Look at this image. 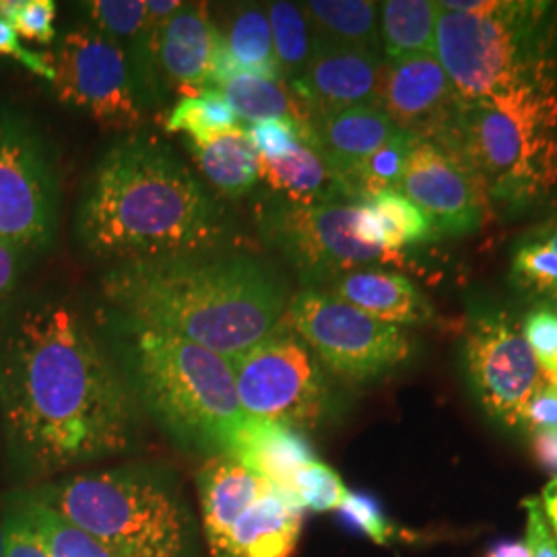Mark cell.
I'll list each match as a JSON object with an SVG mask.
<instances>
[{
  "label": "cell",
  "instance_id": "52a82bcc",
  "mask_svg": "<svg viewBox=\"0 0 557 557\" xmlns=\"http://www.w3.org/2000/svg\"><path fill=\"white\" fill-rule=\"evenodd\" d=\"M436 59L462 101L520 79L535 62L537 2H438Z\"/></svg>",
  "mask_w": 557,
  "mask_h": 557
},
{
  "label": "cell",
  "instance_id": "60d3db41",
  "mask_svg": "<svg viewBox=\"0 0 557 557\" xmlns=\"http://www.w3.org/2000/svg\"><path fill=\"white\" fill-rule=\"evenodd\" d=\"M0 57L20 60L21 64L27 66L34 75L44 77V79H48L50 83L54 79V69H52L50 59L23 48L17 32L7 21L2 20H0Z\"/></svg>",
  "mask_w": 557,
  "mask_h": 557
},
{
  "label": "cell",
  "instance_id": "e0dca14e",
  "mask_svg": "<svg viewBox=\"0 0 557 557\" xmlns=\"http://www.w3.org/2000/svg\"><path fill=\"white\" fill-rule=\"evenodd\" d=\"M304 508L298 498L264 481L259 498L236 520L213 557H292L298 547Z\"/></svg>",
  "mask_w": 557,
  "mask_h": 557
},
{
  "label": "cell",
  "instance_id": "4316f807",
  "mask_svg": "<svg viewBox=\"0 0 557 557\" xmlns=\"http://www.w3.org/2000/svg\"><path fill=\"white\" fill-rule=\"evenodd\" d=\"M9 508L32 529L50 557H116L98 539L87 535L27 492L11 496Z\"/></svg>",
  "mask_w": 557,
  "mask_h": 557
},
{
  "label": "cell",
  "instance_id": "7402d4cb",
  "mask_svg": "<svg viewBox=\"0 0 557 557\" xmlns=\"http://www.w3.org/2000/svg\"><path fill=\"white\" fill-rule=\"evenodd\" d=\"M262 483L264 479L257 478L232 455L221 453L202 462L197 487L209 549L220 545L236 520L259 498Z\"/></svg>",
  "mask_w": 557,
  "mask_h": 557
},
{
  "label": "cell",
  "instance_id": "2e32d148",
  "mask_svg": "<svg viewBox=\"0 0 557 557\" xmlns=\"http://www.w3.org/2000/svg\"><path fill=\"white\" fill-rule=\"evenodd\" d=\"M382 69L379 52L312 40L310 60L292 89L312 122L354 106L379 103Z\"/></svg>",
  "mask_w": 557,
  "mask_h": 557
},
{
  "label": "cell",
  "instance_id": "3957f363",
  "mask_svg": "<svg viewBox=\"0 0 557 557\" xmlns=\"http://www.w3.org/2000/svg\"><path fill=\"white\" fill-rule=\"evenodd\" d=\"M223 211L178 156L149 135L112 145L89 172L75 238L114 264L220 248Z\"/></svg>",
  "mask_w": 557,
  "mask_h": 557
},
{
  "label": "cell",
  "instance_id": "f6af8a7d",
  "mask_svg": "<svg viewBox=\"0 0 557 557\" xmlns=\"http://www.w3.org/2000/svg\"><path fill=\"white\" fill-rule=\"evenodd\" d=\"M533 455L547 473L557 475V430L535 432Z\"/></svg>",
  "mask_w": 557,
  "mask_h": 557
},
{
  "label": "cell",
  "instance_id": "9c48e42d",
  "mask_svg": "<svg viewBox=\"0 0 557 557\" xmlns=\"http://www.w3.org/2000/svg\"><path fill=\"white\" fill-rule=\"evenodd\" d=\"M60 221L54 158L34 120L0 110V242L25 255L50 248Z\"/></svg>",
  "mask_w": 557,
  "mask_h": 557
},
{
  "label": "cell",
  "instance_id": "f35d334b",
  "mask_svg": "<svg viewBox=\"0 0 557 557\" xmlns=\"http://www.w3.org/2000/svg\"><path fill=\"white\" fill-rule=\"evenodd\" d=\"M522 337L537 359L545 380L557 374V310L539 308L533 310L522 324Z\"/></svg>",
  "mask_w": 557,
  "mask_h": 557
},
{
  "label": "cell",
  "instance_id": "681fc988",
  "mask_svg": "<svg viewBox=\"0 0 557 557\" xmlns=\"http://www.w3.org/2000/svg\"><path fill=\"white\" fill-rule=\"evenodd\" d=\"M0 557H4V522L0 520Z\"/></svg>",
  "mask_w": 557,
  "mask_h": 557
},
{
  "label": "cell",
  "instance_id": "44dd1931",
  "mask_svg": "<svg viewBox=\"0 0 557 557\" xmlns=\"http://www.w3.org/2000/svg\"><path fill=\"white\" fill-rule=\"evenodd\" d=\"M230 455L238 458L257 478L289 494H294V479L299 469L317 460L314 448L298 430L250 418L244 419Z\"/></svg>",
  "mask_w": 557,
  "mask_h": 557
},
{
  "label": "cell",
  "instance_id": "7bdbcfd3",
  "mask_svg": "<svg viewBox=\"0 0 557 557\" xmlns=\"http://www.w3.org/2000/svg\"><path fill=\"white\" fill-rule=\"evenodd\" d=\"M529 524H527V547L531 557H557V539L554 537L547 520L543 517V508L539 499L529 498L524 502Z\"/></svg>",
  "mask_w": 557,
  "mask_h": 557
},
{
  "label": "cell",
  "instance_id": "ab89813d",
  "mask_svg": "<svg viewBox=\"0 0 557 557\" xmlns=\"http://www.w3.org/2000/svg\"><path fill=\"white\" fill-rule=\"evenodd\" d=\"M29 255L0 242V320L17 304L21 278Z\"/></svg>",
  "mask_w": 557,
  "mask_h": 557
},
{
  "label": "cell",
  "instance_id": "ee69618b",
  "mask_svg": "<svg viewBox=\"0 0 557 557\" xmlns=\"http://www.w3.org/2000/svg\"><path fill=\"white\" fill-rule=\"evenodd\" d=\"M522 425L541 432V430H557V388L545 380V384L531 398L524 409Z\"/></svg>",
  "mask_w": 557,
  "mask_h": 557
},
{
  "label": "cell",
  "instance_id": "d6a6232c",
  "mask_svg": "<svg viewBox=\"0 0 557 557\" xmlns=\"http://www.w3.org/2000/svg\"><path fill=\"white\" fill-rule=\"evenodd\" d=\"M79 7L91 29L116 41L126 59H133L145 27V0H91Z\"/></svg>",
  "mask_w": 557,
  "mask_h": 557
},
{
  "label": "cell",
  "instance_id": "f1b7e54d",
  "mask_svg": "<svg viewBox=\"0 0 557 557\" xmlns=\"http://www.w3.org/2000/svg\"><path fill=\"white\" fill-rule=\"evenodd\" d=\"M418 140L416 135L398 128L376 153H372L343 182L347 197L354 202H368L386 190H398L405 165Z\"/></svg>",
  "mask_w": 557,
  "mask_h": 557
},
{
  "label": "cell",
  "instance_id": "4dcf8cb0",
  "mask_svg": "<svg viewBox=\"0 0 557 557\" xmlns=\"http://www.w3.org/2000/svg\"><path fill=\"white\" fill-rule=\"evenodd\" d=\"M267 15L273 34V50L278 71L285 83H296L301 77L310 54L312 34L299 4L277 0L267 7Z\"/></svg>",
  "mask_w": 557,
  "mask_h": 557
},
{
  "label": "cell",
  "instance_id": "603a6c76",
  "mask_svg": "<svg viewBox=\"0 0 557 557\" xmlns=\"http://www.w3.org/2000/svg\"><path fill=\"white\" fill-rule=\"evenodd\" d=\"M260 178L273 190L283 193L289 205L308 207L349 199L333 168L320 151L312 122L306 135L285 158L260 160Z\"/></svg>",
  "mask_w": 557,
  "mask_h": 557
},
{
  "label": "cell",
  "instance_id": "5bb4252c",
  "mask_svg": "<svg viewBox=\"0 0 557 557\" xmlns=\"http://www.w3.org/2000/svg\"><path fill=\"white\" fill-rule=\"evenodd\" d=\"M398 193L428 218L434 236H462L479 230L485 213V190L475 172L438 143L418 140Z\"/></svg>",
  "mask_w": 557,
  "mask_h": 557
},
{
  "label": "cell",
  "instance_id": "8fae6325",
  "mask_svg": "<svg viewBox=\"0 0 557 557\" xmlns=\"http://www.w3.org/2000/svg\"><path fill=\"white\" fill-rule=\"evenodd\" d=\"M285 324L320 363L349 382L382 379L409 358V341L398 326L322 289H304L292 298Z\"/></svg>",
  "mask_w": 557,
  "mask_h": 557
},
{
  "label": "cell",
  "instance_id": "ba28073f",
  "mask_svg": "<svg viewBox=\"0 0 557 557\" xmlns=\"http://www.w3.org/2000/svg\"><path fill=\"white\" fill-rule=\"evenodd\" d=\"M239 407L246 418L312 430L331 409V388L320 359L285 324L232 359Z\"/></svg>",
  "mask_w": 557,
  "mask_h": 557
},
{
  "label": "cell",
  "instance_id": "7c38bea8",
  "mask_svg": "<svg viewBox=\"0 0 557 557\" xmlns=\"http://www.w3.org/2000/svg\"><path fill=\"white\" fill-rule=\"evenodd\" d=\"M52 69L57 98L87 112L101 126L135 128L143 120L124 50L89 25L71 29L62 38Z\"/></svg>",
  "mask_w": 557,
  "mask_h": 557
},
{
  "label": "cell",
  "instance_id": "e575fe53",
  "mask_svg": "<svg viewBox=\"0 0 557 557\" xmlns=\"http://www.w3.org/2000/svg\"><path fill=\"white\" fill-rule=\"evenodd\" d=\"M292 492L304 510L329 512V510H337L349 490L338 478L337 471L314 460L299 469L298 475L294 479Z\"/></svg>",
  "mask_w": 557,
  "mask_h": 557
},
{
  "label": "cell",
  "instance_id": "ffe728a7",
  "mask_svg": "<svg viewBox=\"0 0 557 557\" xmlns=\"http://www.w3.org/2000/svg\"><path fill=\"white\" fill-rule=\"evenodd\" d=\"M322 292L351 304L363 314L386 324H423L432 317L428 299L416 283L380 267L358 269L329 283Z\"/></svg>",
  "mask_w": 557,
  "mask_h": 557
},
{
  "label": "cell",
  "instance_id": "4fadbf2b",
  "mask_svg": "<svg viewBox=\"0 0 557 557\" xmlns=\"http://www.w3.org/2000/svg\"><path fill=\"white\" fill-rule=\"evenodd\" d=\"M465 368L481 407L504 428L522 425L524 409L545 384L531 347L504 314L471 324L465 341Z\"/></svg>",
  "mask_w": 557,
  "mask_h": 557
},
{
  "label": "cell",
  "instance_id": "8d00e7d4",
  "mask_svg": "<svg viewBox=\"0 0 557 557\" xmlns=\"http://www.w3.org/2000/svg\"><path fill=\"white\" fill-rule=\"evenodd\" d=\"M341 524L351 533L372 539L374 543L386 545L393 537V524L384 515L379 499L363 492H347L343 504L337 508Z\"/></svg>",
  "mask_w": 557,
  "mask_h": 557
},
{
  "label": "cell",
  "instance_id": "d4e9b609",
  "mask_svg": "<svg viewBox=\"0 0 557 557\" xmlns=\"http://www.w3.org/2000/svg\"><path fill=\"white\" fill-rule=\"evenodd\" d=\"M193 153L200 172L225 197H244L260 180L259 153L242 126L215 139L193 145Z\"/></svg>",
  "mask_w": 557,
  "mask_h": 557
},
{
  "label": "cell",
  "instance_id": "d6986e66",
  "mask_svg": "<svg viewBox=\"0 0 557 557\" xmlns=\"http://www.w3.org/2000/svg\"><path fill=\"white\" fill-rule=\"evenodd\" d=\"M312 128L322 156L341 184L398 131L397 124L380 103L354 106L326 114L312 120Z\"/></svg>",
  "mask_w": 557,
  "mask_h": 557
},
{
  "label": "cell",
  "instance_id": "74e56055",
  "mask_svg": "<svg viewBox=\"0 0 557 557\" xmlns=\"http://www.w3.org/2000/svg\"><path fill=\"white\" fill-rule=\"evenodd\" d=\"M308 128L310 122L306 120H260L246 128V135L260 160H281L298 145Z\"/></svg>",
  "mask_w": 557,
  "mask_h": 557
},
{
  "label": "cell",
  "instance_id": "cb8c5ba5",
  "mask_svg": "<svg viewBox=\"0 0 557 557\" xmlns=\"http://www.w3.org/2000/svg\"><path fill=\"white\" fill-rule=\"evenodd\" d=\"M312 40L379 52L380 2L372 0H310L299 4Z\"/></svg>",
  "mask_w": 557,
  "mask_h": 557
},
{
  "label": "cell",
  "instance_id": "b9f144b4",
  "mask_svg": "<svg viewBox=\"0 0 557 557\" xmlns=\"http://www.w3.org/2000/svg\"><path fill=\"white\" fill-rule=\"evenodd\" d=\"M4 557H50L32 529L11 508L4 517Z\"/></svg>",
  "mask_w": 557,
  "mask_h": 557
},
{
  "label": "cell",
  "instance_id": "7dc6e473",
  "mask_svg": "<svg viewBox=\"0 0 557 557\" xmlns=\"http://www.w3.org/2000/svg\"><path fill=\"white\" fill-rule=\"evenodd\" d=\"M487 557H531L527 543H518V541H504L492 547Z\"/></svg>",
  "mask_w": 557,
  "mask_h": 557
},
{
  "label": "cell",
  "instance_id": "7a4b0ae2",
  "mask_svg": "<svg viewBox=\"0 0 557 557\" xmlns=\"http://www.w3.org/2000/svg\"><path fill=\"white\" fill-rule=\"evenodd\" d=\"M100 289L106 319L158 329L230 361L278 331L292 301L264 260L221 246L114 264Z\"/></svg>",
  "mask_w": 557,
  "mask_h": 557
},
{
  "label": "cell",
  "instance_id": "ac0fdd59",
  "mask_svg": "<svg viewBox=\"0 0 557 557\" xmlns=\"http://www.w3.org/2000/svg\"><path fill=\"white\" fill-rule=\"evenodd\" d=\"M218 25L205 2H182L163 29L160 75L176 83L184 98L209 89Z\"/></svg>",
  "mask_w": 557,
  "mask_h": 557
},
{
  "label": "cell",
  "instance_id": "8992f818",
  "mask_svg": "<svg viewBox=\"0 0 557 557\" xmlns=\"http://www.w3.org/2000/svg\"><path fill=\"white\" fill-rule=\"evenodd\" d=\"M116 557H186L188 517L178 485L156 465H124L25 490Z\"/></svg>",
  "mask_w": 557,
  "mask_h": 557
},
{
  "label": "cell",
  "instance_id": "1f68e13d",
  "mask_svg": "<svg viewBox=\"0 0 557 557\" xmlns=\"http://www.w3.org/2000/svg\"><path fill=\"white\" fill-rule=\"evenodd\" d=\"M380 223L384 248L400 252L407 246L432 238V225L418 207L398 190H386L366 202Z\"/></svg>",
  "mask_w": 557,
  "mask_h": 557
},
{
  "label": "cell",
  "instance_id": "9a60e30c",
  "mask_svg": "<svg viewBox=\"0 0 557 557\" xmlns=\"http://www.w3.org/2000/svg\"><path fill=\"white\" fill-rule=\"evenodd\" d=\"M379 103L400 131L421 140L448 145L460 98L436 54L384 60Z\"/></svg>",
  "mask_w": 557,
  "mask_h": 557
},
{
  "label": "cell",
  "instance_id": "83f0119b",
  "mask_svg": "<svg viewBox=\"0 0 557 557\" xmlns=\"http://www.w3.org/2000/svg\"><path fill=\"white\" fill-rule=\"evenodd\" d=\"M220 94L232 106L236 116L250 124L260 120H306L310 114L296 94L289 91L285 81L238 77L220 87Z\"/></svg>",
  "mask_w": 557,
  "mask_h": 557
},
{
  "label": "cell",
  "instance_id": "bcb514c9",
  "mask_svg": "<svg viewBox=\"0 0 557 557\" xmlns=\"http://www.w3.org/2000/svg\"><path fill=\"white\" fill-rule=\"evenodd\" d=\"M541 508H543V517L552 522V527L557 533V478L545 487Z\"/></svg>",
  "mask_w": 557,
  "mask_h": 557
},
{
  "label": "cell",
  "instance_id": "f546056e",
  "mask_svg": "<svg viewBox=\"0 0 557 557\" xmlns=\"http://www.w3.org/2000/svg\"><path fill=\"white\" fill-rule=\"evenodd\" d=\"M165 128L170 133L190 135L193 145L215 139L223 133L239 128V119L232 106L221 96L220 89H205L199 96L182 98L170 110L165 119Z\"/></svg>",
  "mask_w": 557,
  "mask_h": 557
},
{
  "label": "cell",
  "instance_id": "484cf974",
  "mask_svg": "<svg viewBox=\"0 0 557 557\" xmlns=\"http://www.w3.org/2000/svg\"><path fill=\"white\" fill-rule=\"evenodd\" d=\"M438 2L388 0L380 4V41L384 60L436 54Z\"/></svg>",
  "mask_w": 557,
  "mask_h": 557
},
{
  "label": "cell",
  "instance_id": "30bf717a",
  "mask_svg": "<svg viewBox=\"0 0 557 557\" xmlns=\"http://www.w3.org/2000/svg\"><path fill=\"white\" fill-rule=\"evenodd\" d=\"M359 205L349 200L308 207L285 202L262 211L260 227L267 242L298 271L306 289H324L345 273L388 264L400 257L361 242Z\"/></svg>",
  "mask_w": 557,
  "mask_h": 557
},
{
  "label": "cell",
  "instance_id": "277c9868",
  "mask_svg": "<svg viewBox=\"0 0 557 557\" xmlns=\"http://www.w3.org/2000/svg\"><path fill=\"white\" fill-rule=\"evenodd\" d=\"M103 324L120 372L161 430L184 448L230 455L246 419L232 361L158 329Z\"/></svg>",
  "mask_w": 557,
  "mask_h": 557
},
{
  "label": "cell",
  "instance_id": "d590c367",
  "mask_svg": "<svg viewBox=\"0 0 557 557\" xmlns=\"http://www.w3.org/2000/svg\"><path fill=\"white\" fill-rule=\"evenodd\" d=\"M0 20L25 40L52 44L57 38V4L52 0H0Z\"/></svg>",
  "mask_w": 557,
  "mask_h": 557
},
{
  "label": "cell",
  "instance_id": "836d02e7",
  "mask_svg": "<svg viewBox=\"0 0 557 557\" xmlns=\"http://www.w3.org/2000/svg\"><path fill=\"white\" fill-rule=\"evenodd\" d=\"M512 283L520 292L557 301V252L541 236L522 239L512 259Z\"/></svg>",
  "mask_w": 557,
  "mask_h": 557
},
{
  "label": "cell",
  "instance_id": "c3c4849f",
  "mask_svg": "<svg viewBox=\"0 0 557 557\" xmlns=\"http://www.w3.org/2000/svg\"><path fill=\"white\" fill-rule=\"evenodd\" d=\"M539 236L547 239V244H549V246H552V248L557 252V221L556 223H552L549 227H545L543 232H539Z\"/></svg>",
  "mask_w": 557,
  "mask_h": 557
},
{
  "label": "cell",
  "instance_id": "6da1fadb",
  "mask_svg": "<svg viewBox=\"0 0 557 557\" xmlns=\"http://www.w3.org/2000/svg\"><path fill=\"white\" fill-rule=\"evenodd\" d=\"M0 416L25 478L128 453L140 407L110 347L64 299L20 301L0 320Z\"/></svg>",
  "mask_w": 557,
  "mask_h": 557
},
{
  "label": "cell",
  "instance_id": "5b68a950",
  "mask_svg": "<svg viewBox=\"0 0 557 557\" xmlns=\"http://www.w3.org/2000/svg\"><path fill=\"white\" fill-rule=\"evenodd\" d=\"M485 195L522 202L557 180V83L535 62L520 79L481 100L462 101L446 145Z\"/></svg>",
  "mask_w": 557,
  "mask_h": 557
}]
</instances>
